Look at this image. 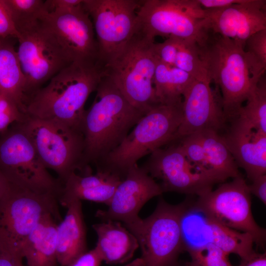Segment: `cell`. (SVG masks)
Instances as JSON below:
<instances>
[{
    "label": "cell",
    "instance_id": "d6a6232c",
    "mask_svg": "<svg viewBox=\"0 0 266 266\" xmlns=\"http://www.w3.org/2000/svg\"><path fill=\"white\" fill-rule=\"evenodd\" d=\"M26 116L13 99L0 94V133L6 131L11 124L22 122Z\"/></svg>",
    "mask_w": 266,
    "mask_h": 266
},
{
    "label": "cell",
    "instance_id": "6da1fadb",
    "mask_svg": "<svg viewBox=\"0 0 266 266\" xmlns=\"http://www.w3.org/2000/svg\"><path fill=\"white\" fill-rule=\"evenodd\" d=\"M198 52L210 82L221 93L227 122L235 117L265 75L266 67L233 40L208 31L197 43Z\"/></svg>",
    "mask_w": 266,
    "mask_h": 266
},
{
    "label": "cell",
    "instance_id": "7a4b0ae2",
    "mask_svg": "<svg viewBox=\"0 0 266 266\" xmlns=\"http://www.w3.org/2000/svg\"><path fill=\"white\" fill-rule=\"evenodd\" d=\"M103 75V68L99 64H70L29 98L26 114L56 120L82 133L85 102Z\"/></svg>",
    "mask_w": 266,
    "mask_h": 266
},
{
    "label": "cell",
    "instance_id": "d590c367",
    "mask_svg": "<svg viewBox=\"0 0 266 266\" xmlns=\"http://www.w3.org/2000/svg\"><path fill=\"white\" fill-rule=\"evenodd\" d=\"M19 36L5 0H0V37H12L17 39Z\"/></svg>",
    "mask_w": 266,
    "mask_h": 266
},
{
    "label": "cell",
    "instance_id": "836d02e7",
    "mask_svg": "<svg viewBox=\"0 0 266 266\" xmlns=\"http://www.w3.org/2000/svg\"><path fill=\"white\" fill-rule=\"evenodd\" d=\"M244 50L266 67V29L251 35L245 41Z\"/></svg>",
    "mask_w": 266,
    "mask_h": 266
},
{
    "label": "cell",
    "instance_id": "7bdbcfd3",
    "mask_svg": "<svg viewBox=\"0 0 266 266\" xmlns=\"http://www.w3.org/2000/svg\"><path fill=\"white\" fill-rule=\"evenodd\" d=\"M10 187V183L0 171V200L8 192Z\"/></svg>",
    "mask_w": 266,
    "mask_h": 266
},
{
    "label": "cell",
    "instance_id": "9a60e30c",
    "mask_svg": "<svg viewBox=\"0 0 266 266\" xmlns=\"http://www.w3.org/2000/svg\"><path fill=\"white\" fill-rule=\"evenodd\" d=\"M142 167L154 179L160 181L163 193L199 196L212 190L217 184L188 160L178 144L156 150Z\"/></svg>",
    "mask_w": 266,
    "mask_h": 266
},
{
    "label": "cell",
    "instance_id": "e0dca14e",
    "mask_svg": "<svg viewBox=\"0 0 266 266\" xmlns=\"http://www.w3.org/2000/svg\"><path fill=\"white\" fill-rule=\"evenodd\" d=\"M41 23L71 63L99 64V47L93 23L83 3L66 13L49 14L46 12Z\"/></svg>",
    "mask_w": 266,
    "mask_h": 266
},
{
    "label": "cell",
    "instance_id": "cb8c5ba5",
    "mask_svg": "<svg viewBox=\"0 0 266 266\" xmlns=\"http://www.w3.org/2000/svg\"><path fill=\"white\" fill-rule=\"evenodd\" d=\"M57 220L51 214L45 215L29 235L22 249L24 266H56Z\"/></svg>",
    "mask_w": 266,
    "mask_h": 266
},
{
    "label": "cell",
    "instance_id": "ac0fdd59",
    "mask_svg": "<svg viewBox=\"0 0 266 266\" xmlns=\"http://www.w3.org/2000/svg\"><path fill=\"white\" fill-rule=\"evenodd\" d=\"M208 79H194L184 91L182 116L174 140L204 131L219 133L226 127L222 96Z\"/></svg>",
    "mask_w": 266,
    "mask_h": 266
},
{
    "label": "cell",
    "instance_id": "8992f818",
    "mask_svg": "<svg viewBox=\"0 0 266 266\" xmlns=\"http://www.w3.org/2000/svg\"><path fill=\"white\" fill-rule=\"evenodd\" d=\"M55 196L11 187L0 200V252L23 262V245L41 219L51 214L60 219Z\"/></svg>",
    "mask_w": 266,
    "mask_h": 266
},
{
    "label": "cell",
    "instance_id": "ab89813d",
    "mask_svg": "<svg viewBox=\"0 0 266 266\" xmlns=\"http://www.w3.org/2000/svg\"><path fill=\"white\" fill-rule=\"evenodd\" d=\"M204 9H219L243 3L245 0H197Z\"/></svg>",
    "mask_w": 266,
    "mask_h": 266
},
{
    "label": "cell",
    "instance_id": "74e56055",
    "mask_svg": "<svg viewBox=\"0 0 266 266\" xmlns=\"http://www.w3.org/2000/svg\"><path fill=\"white\" fill-rule=\"evenodd\" d=\"M102 262L100 256L94 248L81 255L68 266H100Z\"/></svg>",
    "mask_w": 266,
    "mask_h": 266
},
{
    "label": "cell",
    "instance_id": "4316f807",
    "mask_svg": "<svg viewBox=\"0 0 266 266\" xmlns=\"http://www.w3.org/2000/svg\"><path fill=\"white\" fill-rule=\"evenodd\" d=\"M194 79L185 71L157 60L153 85L158 103L164 105L182 103L183 93Z\"/></svg>",
    "mask_w": 266,
    "mask_h": 266
},
{
    "label": "cell",
    "instance_id": "f546056e",
    "mask_svg": "<svg viewBox=\"0 0 266 266\" xmlns=\"http://www.w3.org/2000/svg\"><path fill=\"white\" fill-rule=\"evenodd\" d=\"M174 66L185 71L195 79L209 80L199 54L197 42L194 41L178 38Z\"/></svg>",
    "mask_w": 266,
    "mask_h": 266
},
{
    "label": "cell",
    "instance_id": "2e32d148",
    "mask_svg": "<svg viewBox=\"0 0 266 266\" xmlns=\"http://www.w3.org/2000/svg\"><path fill=\"white\" fill-rule=\"evenodd\" d=\"M181 230L184 251L187 252L212 244L228 255H238L241 262L247 261L256 252L254 240L249 234L214 221L194 209L192 205L182 215Z\"/></svg>",
    "mask_w": 266,
    "mask_h": 266
},
{
    "label": "cell",
    "instance_id": "7402d4cb",
    "mask_svg": "<svg viewBox=\"0 0 266 266\" xmlns=\"http://www.w3.org/2000/svg\"><path fill=\"white\" fill-rule=\"evenodd\" d=\"M81 201L74 200L69 203L65 218L57 224V258L61 266H68L88 251Z\"/></svg>",
    "mask_w": 266,
    "mask_h": 266
},
{
    "label": "cell",
    "instance_id": "1f68e13d",
    "mask_svg": "<svg viewBox=\"0 0 266 266\" xmlns=\"http://www.w3.org/2000/svg\"><path fill=\"white\" fill-rule=\"evenodd\" d=\"M178 140H180L178 144L188 160L213 178L207 169L204 149L199 133H193Z\"/></svg>",
    "mask_w": 266,
    "mask_h": 266
},
{
    "label": "cell",
    "instance_id": "ee69618b",
    "mask_svg": "<svg viewBox=\"0 0 266 266\" xmlns=\"http://www.w3.org/2000/svg\"><path fill=\"white\" fill-rule=\"evenodd\" d=\"M124 266H143V262L140 257L134 259Z\"/></svg>",
    "mask_w": 266,
    "mask_h": 266
},
{
    "label": "cell",
    "instance_id": "d6986e66",
    "mask_svg": "<svg viewBox=\"0 0 266 266\" xmlns=\"http://www.w3.org/2000/svg\"><path fill=\"white\" fill-rule=\"evenodd\" d=\"M266 3L264 0H245L222 8L204 9L206 29L244 48L251 35L266 29Z\"/></svg>",
    "mask_w": 266,
    "mask_h": 266
},
{
    "label": "cell",
    "instance_id": "b9f144b4",
    "mask_svg": "<svg viewBox=\"0 0 266 266\" xmlns=\"http://www.w3.org/2000/svg\"><path fill=\"white\" fill-rule=\"evenodd\" d=\"M0 266H24L23 262L10 255L0 252Z\"/></svg>",
    "mask_w": 266,
    "mask_h": 266
},
{
    "label": "cell",
    "instance_id": "484cf974",
    "mask_svg": "<svg viewBox=\"0 0 266 266\" xmlns=\"http://www.w3.org/2000/svg\"><path fill=\"white\" fill-rule=\"evenodd\" d=\"M197 133L204 149L207 170L217 183L241 175L238 166L219 133L207 130Z\"/></svg>",
    "mask_w": 266,
    "mask_h": 266
},
{
    "label": "cell",
    "instance_id": "8fae6325",
    "mask_svg": "<svg viewBox=\"0 0 266 266\" xmlns=\"http://www.w3.org/2000/svg\"><path fill=\"white\" fill-rule=\"evenodd\" d=\"M195 210L207 217L233 230L249 234L254 243L264 246L266 229L255 222L251 210V194L241 175L223 182L194 200Z\"/></svg>",
    "mask_w": 266,
    "mask_h": 266
},
{
    "label": "cell",
    "instance_id": "83f0119b",
    "mask_svg": "<svg viewBox=\"0 0 266 266\" xmlns=\"http://www.w3.org/2000/svg\"><path fill=\"white\" fill-rule=\"evenodd\" d=\"M43 0H5L18 32L36 27L46 13Z\"/></svg>",
    "mask_w": 266,
    "mask_h": 266
},
{
    "label": "cell",
    "instance_id": "e575fe53",
    "mask_svg": "<svg viewBox=\"0 0 266 266\" xmlns=\"http://www.w3.org/2000/svg\"><path fill=\"white\" fill-rule=\"evenodd\" d=\"M178 38L170 37L163 42L154 44L157 60L165 64L174 66L178 50Z\"/></svg>",
    "mask_w": 266,
    "mask_h": 266
},
{
    "label": "cell",
    "instance_id": "ffe728a7",
    "mask_svg": "<svg viewBox=\"0 0 266 266\" xmlns=\"http://www.w3.org/2000/svg\"><path fill=\"white\" fill-rule=\"evenodd\" d=\"M230 121L229 129L221 135L237 166L252 181L266 174V133L238 116Z\"/></svg>",
    "mask_w": 266,
    "mask_h": 266
},
{
    "label": "cell",
    "instance_id": "277c9868",
    "mask_svg": "<svg viewBox=\"0 0 266 266\" xmlns=\"http://www.w3.org/2000/svg\"><path fill=\"white\" fill-rule=\"evenodd\" d=\"M182 103L159 104L150 109L123 141L98 163V168L123 179L140 158L173 141L182 119Z\"/></svg>",
    "mask_w": 266,
    "mask_h": 266
},
{
    "label": "cell",
    "instance_id": "5b68a950",
    "mask_svg": "<svg viewBox=\"0 0 266 266\" xmlns=\"http://www.w3.org/2000/svg\"><path fill=\"white\" fill-rule=\"evenodd\" d=\"M154 40L138 29L122 51L103 68L133 107L146 113L160 104L155 96L153 78L157 63Z\"/></svg>",
    "mask_w": 266,
    "mask_h": 266
},
{
    "label": "cell",
    "instance_id": "7c38bea8",
    "mask_svg": "<svg viewBox=\"0 0 266 266\" xmlns=\"http://www.w3.org/2000/svg\"><path fill=\"white\" fill-rule=\"evenodd\" d=\"M140 0H83L92 21L103 68L122 51L136 32Z\"/></svg>",
    "mask_w": 266,
    "mask_h": 266
},
{
    "label": "cell",
    "instance_id": "f1b7e54d",
    "mask_svg": "<svg viewBox=\"0 0 266 266\" xmlns=\"http://www.w3.org/2000/svg\"><path fill=\"white\" fill-rule=\"evenodd\" d=\"M237 116L266 133V80L265 75L242 106Z\"/></svg>",
    "mask_w": 266,
    "mask_h": 266
},
{
    "label": "cell",
    "instance_id": "603a6c76",
    "mask_svg": "<svg viewBox=\"0 0 266 266\" xmlns=\"http://www.w3.org/2000/svg\"><path fill=\"white\" fill-rule=\"evenodd\" d=\"M93 228L98 237L95 249L107 264L128 262L139 247L136 237L120 222L102 221L93 225Z\"/></svg>",
    "mask_w": 266,
    "mask_h": 266
},
{
    "label": "cell",
    "instance_id": "f35d334b",
    "mask_svg": "<svg viewBox=\"0 0 266 266\" xmlns=\"http://www.w3.org/2000/svg\"><path fill=\"white\" fill-rule=\"evenodd\" d=\"M250 193L257 197L265 205L266 204V174L259 176L248 184Z\"/></svg>",
    "mask_w": 266,
    "mask_h": 266
},
{
    "label": "cell",
    "instance_id": "8d00e7d4",
    "mask_svg": "<svg viewBox=\"0 0 266 266\" xmlns=\"http://www.w3.org/2000/svg\"><path fill=\"white\" fill-rule=\"evenodd\" d=\"M83 0H46L44 6L49 14H60L67 13L82 5Z\"/></svg>",
    "mask_w": 266,
    "mask_h": 266
},
{
    "label": "cell",
    "instance_id": "52a82bcc",
    "mask_svg": "<svg viewBox=\"0 0 266 266\" xmlns=\"http://www.w3.org/2000/svg\"><path fill=\"white\" fill-rule=\"evenodd\" d=\"M19 123L44 166L58 174L63 185L71 174L84 167V136L81 131L56 120L27 115Z\"/></svg>",
    "mask_w": 266,
    "mask_h": 266
},
{
    "label": "cell",
    "instance_id": "44dd1931",
    "mask_svg": "<svg viewBox=\"0 0 266 266\" xmlns=\"http://www.w3.org/2000/svg\"><path fill=\"white\" fill-rule=\"evenodd\" d=\"M123 179L107 170L98 168L93 174L89 166L82 171L72 173L63 185L58 202L66 207L74 200L110 203L116 188Z\"/></svg>",
    "mask_w": 266,
    "mask_h": 266
},
{
    "label": "cell",
    "instance_id": "d4e9b609",
    "mask_svg": "<svg viewBox=\"0 0 266 266\" xmlns=\"http://www.w3.org/2000/svg\"><path fill=\"white\" fill-rule=\"evenodd\" d=\"M10 37H0V94L13 99L26 114L25 80Z\"/></svg>",
    "mask_w": 266,
    "mask_h": 266
},
{
    "label": "cell",
    "instance_id": "ba28073f",
    "mask_svg": "<svg viewBox=\"0 0 266 266\" xmlns=\"http://www.w3.org/2000/svg\"><path fill=\"white\" fill-rule=\"evenodd\" d=\"M0 171L14 186L57 199L63 185L48 172L20 123L0 133Z\"/></svg>",
    "mask_w": 266,
    "mask_h": 266
},
{
    "label": "cell",
    "instance_id": "5bb4252c",
    "mask_svg": "<svg viewBox=\"0 0 266 266\" xmlns=\"http://www.w3.org/2000/svg\"><path fill=\"white\" fill-rule=\"evenodd\" d=\"M163 193L158 183L136 164L129 169L116 188L107 208L99 210L96 216L101 221L122 222L137 239L143 225L140 210L150 200Z\"/></svg>",
    "mask_w": 266,
    "mask_h": 266
},
{
    "label": "cell",
    "instance_id": "4fadbf2b",
    "mask_svg": "<svg viewBox=\"0 0 266 266\" xmlns=\"http://www.w3.org/2000/svg\"><path fill=\"white\" fill-rule=\"evenodd\" d=\"M17 40V52L28 101L42 85L72 63L41 21L33 29L20 33Z\"/></svg>",
    "mask_w": 266,
    "mask_h": 266
},
{
    "label": "cell",
    "instance_id": "4dcf8cb0",
    "mask_svg": "<svg viewBox=\"0 0 266 266\" xmlns=\"http://www.w3.org/2000/svg\"><path fill=\"white\" fill-rule=\"evenodd\" d=\"M188 253L191 261L184 266H233L228 255L212 244H207Z\"/></svg>",
    "mask_w": 266,
    "mask_h": 266
},
{
    "label": "cell",
    "instance_id": "60d3db41",
    "mask_svg": "<svg viewBox=\"0 0 266 266\" xmlns=\"http://www.w3.org/2000/svg\"><path fill=\"white\" fill-rule=\"evenodd\" d=\"M239 266H266V253H255L248 260L241 262Z\"/></svg>",
    "mask_w": 266,
    "mask_h": 266
},
{
    "label": "cell",
    "instance_id": "30bf717a",
    "mask_svg": "<svg viewBox=\"0 0 266 266\" xmlns=\"http://www.w3.org/2000/svg\"><path fill=\"white\" fill-rule=\"evenodd\" d=\"M192 199L177 204L160 198L153 212L143 219L137 238L143 266H181L179 258L184 252L181 219Z\"/></svg>",
    "mask_w": 266,
    "mask_h": 266
},
{
    "label": "cell",
    "instance_id": "3957f363",
    "mask_svg": "<svg viewBox=\"0 0 266 266\" xmlns=\"http://www.w3.org/2000/svg\"><path fill=\"white\" fill-rule=\"evenodd\" d=\"M96 91L82 124L84 166L90 163H99L123 141L146 114L131 105L104 74Z\"/></svg>",
    "mask_w": 266,
    "mask_h": 266
},
{
    "label": "cell",
    "instance_id": "9c48e42d",
    "mask_svg": "<svg viewBox=\"0 0 266 266\" xmlns=\"http://www.w3.org/2000/svg\"><path fill=\"white\" fill-rule=\"evenodd\" d=\"M204 16L197 0H140L137 29L154 40L161 36L199 43L208 33Z\"/></svg>",
    "mask_w": 266,
    "mask_h": 266
}]
</instances>
